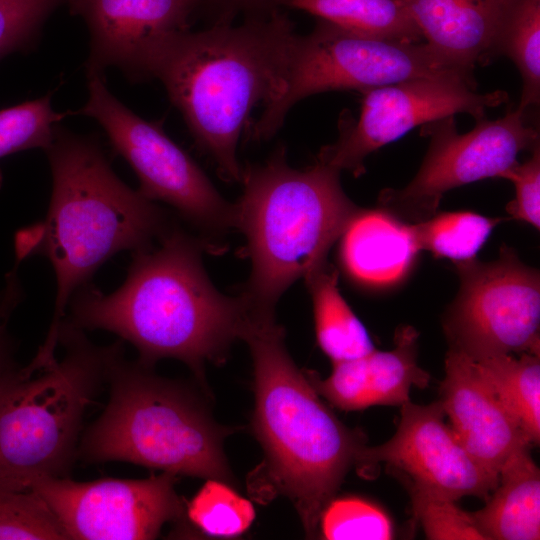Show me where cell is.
Masks as SVG:
<instances>
[{
	"instance_id": "1",
	"label": "cell",
	"mask_w": 540,
	"mask_h": 540,
	"mask_svg": "<svg viewBox=\"0 0 540 540\" xmlns=\"http://www.w3.org/2000/svg\"><path fill=\"white\" fill-rule=\"evenodd\" d=\"M156 247L132 252L123 284L106 294L91 283L72 296L66 318L82 330H106L131 343L138 361L185 363L206 389L205 364L221 362L240 339L249 308L220 293L202 264L203 244L173 227Z\"/></svg>"
},
{
	"instance_id": "2",
	"label": "cell",
	"mask_w": 540,
	"mask_h": 540,
	"mask_svg": "<svg viewBox=\"0 0 540 540\" xmlns=\"http://www.w3.org/2000/svg\"><path fill=\"white\" fill-rule=\"evenodd\" d=\"M296 32L280 10L240 24L182 30L152 51L145 80H159L220 174L241 182L237 144L251 110L279 92Z\"/></svg>"
},
{
	"instance_id": "3",
	"label": "cell",
	"mask_w": 540,
	"mask_h": 540,
	"mask_svg": "<svg viewBox=\"0 0 540 540\" xmlns=\"http://www.w3.org/2000/svg\"><path fill=\"white\" fill-rule=\"evenodd\" d=\"M52 189L33 255L46 257L56 277L51 323L30 364L54 362L59 330L72 296L99 267L122 251L153 244L171 224L165 211L113 171L99 142L57 126L45 150Z\"/></svg>"
},
{
	"instance_id": "4",
	"label": "cell",
	"mask_w": 540,
	"mask_h": 540,
	"mask_svg": "<svg viewBox=\"0 0 540 540\" xmlns=\"http://www.w3.org/2000/svg\"><path fill=\"white\" fill-rule=\"evenodd\" d=\"M240 339L252 356V427L264 453L255 479L272 495L287 497L313 537L322 509L359 465L365 436L320 399L289 355L274 314H250Z\"/></svg>"
},
{
	"instance_id": "5",
	"label": "cell",
	"mask_w": 540,
	"mask_h": 540,
	"mask_svg": "<svg viewBox=\"0 0 540 540\" xmlns=\"http://www.w3.org/2000/svg\"><path fill=\"white\" fill-rule=\"evenodd\" d=\"M340 171L321 162L290 167L285 149L243 170L235 227L247 240L251 275L242 294L249 311L274 314L280 296L327 262V254L360 207L343 191Z\"/></svg>"
},
{
	"instance_id": "6",
	"label": "cell",
	"mask_w": 540,
	"mask_h": 540,
	"mask_svg": "<svg viewBox=\"0 0 540 540\" xmlns=\"http://www.w3.org/2000/svg\"><path fill=\"white\" fill-rule=\"evenodd\" d=\"M107 386V405L83 431L78 458L235 484L223 442L239 428L217 423L194 388L126 360L124 351L111 364Z\"/></svg>"
},
{
	"instance_id": "7",
	"label": "cell",
	"mask_w": 540,
	"mask_h": 540,
	"mask_svg": "<svg viewBox=\"0 0 540 540\" xmlns=\"http://www.w3.org/2000/svg\"><path fill=\"white\" fill-rule=\"evenodd\" d=\"M124 341L99 346L63 320L64 355L51 365L12 367L0 376V485L29 489L66 477L73 466L84 416L96 400Z\"/></svg>"
},
{
	"instance_id": "8",
	"label": "cell",
	"mask_w": 540,
	"mask_h": 540,
	"mask_svg": "<svg viewBox=\"0 0 540 540\" xmlns=\"http://www.w3.org/2000/svg\"><path fill=\"white\" fill-rule=\"evenodd\" d=\"M419 78L457 79L476 87L473 71L438 55L426 43L374 38L320 20L307 35H296L277 95L251 129L254 140L272 137L298 101L313 94L362 92Z\"/></svg>"
},
{
	"instance_id": "9",
	"label": "cell",
	"mask_w": 540,
	"mask_h": 540,
	"mask_svg": "<svg viewBox=\"0 0 540 540\" xmlns=\"http://www.w3.org/2000/svg\"><path fill=\"white\" fill-rule=\"evenodd\" d=\"M87 76L88 98L76 114L94 119L113 150L139 180V193L150 201L172 206L183 218L206 232L235 226V208L216 190L193 158L158 122L141 118L108 89L104 73Z\"/></svg>"
},
{
	"instance_id": "10",
	"label": "cell",
	"mask_w": 540,
	"mask_h": 540,
	"mask_svg": "<svg viewBox=\"0 0 540 540\" xmlns=\"http://www.w3.org/2000/svg\"><path fill=\"white\" fill-rule=\"evenodd\" d=\"M460 288L444 329L450 348L471 358L539 355L540 277L504 246L498 259L455 262Z\"/></svg>"
},
{
	"instance_id": "11",
	"label": "cell",
	"mask_w": 540,
	"mask_h": 540,
	"mask_svg": "<svg viewBox=\"0 0 540 540\" xmlns=\"http://www.w3.org/2000/svg\"><path fill=\"white\" fill-rule=\"evenodd\" d=\"M476 126L459 134L454 116L422 126L429 149L415 177L401 189H384L378 207L406 223L437 213L447 191L489 177H498L517 163L524 150L539 146V132L525 121V112L508 110L504 117L476 119Z\"/></svg>"
},
{
	"instance_id": "12",
	"label": "cell",
	"mask_w": 540,
	"mask_h": 540,
	"mask_svg": "<svg viewBox=\"0 0 540 540\" xmlns=\"http://www.w3.org/2000/svg\"><path fill=\"white\" fill-rule=\"evenodd\" d=\"M475 88L457 79L419 78L366 90L358 119L341 115L337 140L320 150L317 161L359 176L368 155L413 128L457 113L479 119L508 100L505 91L480 94Z\"/></svg>"
},
{
	"instance_id": "13",
	"label": "cell",
	"mask_w": 540,
	"mask_h": 540,
	"mask_svg": "<svg viewBox=\"0 0 540 540\" xmlns=\"http://www.w3.org/2000/svg\"><path fill=\"white\" fill-rule=\"evenodd\" d=\"M176 475L143 479L106 478L78 482L68 476L35 482L69 540H144L158 537L167 523H182L185 505Z\"/></svg>"
},
{
	"instance_id": "14",
	"label": "cell",
	"mask_w": 540,
	"mask_h": 540,
	"mask_svg": "<svg viewBox=\"0 0 540 540\" xmlns=\"http://www.w3.org/2000/svg\"><path fill=\"white\" fill-rule=\"evenodd\" d=\"M444 416L440 401L403 404L395 434L381 445L365 446L359 465L386 463L407 474L412 489L455 501L464 496L486 501L498 480L469 454Z\"/></svg>"
},
{
	"instance_id": "15",
	"label": "cell",
	"mask_w": 540,
	"mask_h": 540,
	"mask_svg": "<svg viewBox=\"0 0 540 540\" xmlns=\"http://www.w3.org/2000/svg\"><path fill=\"white\" fill-rule=\"evenodd\" d=\"M205 0H66L89 32L86 74L119 69L130 81L145 80L154 48L169 35L189 29Z\"/></svg>"
},
{
	"instance_id": "16",
	"label": "cell",
	"mask_w": 540,
	"mask_h": 540,
	"mask_svg": "<svg viewBox=\"0 0 540 540\" xmlns=\"http://www.w3.org/2000/svg\"><path fill=\"white\" fill-rule=\"evenodd\" d=\"M440 392L439 401L459 441L498 480L507 458L531 445L520 424L463 351L449 349Z\"/></svg>"
},
{
	"instance_id": "17",
	"label": "cell",
	"mask_w": 540,
	"mask_h": 540,
	"mask_svg": "<svg viewBox=\"0 0 540 540\" xmlns=\"http://www.w3.org/2000/svg\"><path fill=\"white\" fill-rule=\"evenodd\" d=\"M417 339L416 330L405 326L398 329L392 350L374 349L361 357L333 363L326 379L310 371L306 374L317 393L341 410L402 406L410 401L413 386L424 388L430 379L417 363Z\"/></svg>"
},
{
	"instance_id": "18",
	"label": "cell",
	"mask_w": 540,
	"mask_h": 540,
	"mask_svg": "<svg viewBox=\"0 0 540 540\" xmlns=\"http://www.w3.org/2000/svg\"><path fill=\"white\" fill-rule=\"evenodd\" d=\"M426 44L473 71L495 57L499 33L514 0H403Z\"/></svg>"
},
{
	"instance_id": "19",
	"label": "cell",
	"mask_w": 540,
	"mask_h": 540,
	"mask_svg": "<svg viewBox=\"0 0 540 540\" xmlns=\"http://www.w3.org/2000/svg\"><path fill=\"white\" fill-rule=\"evenodd\" d=\"M340 239L343 269L352 280L366 286L400 281L419 252L410 224L380 207L360 208Z\"/></svg>"
},
{
	"instance_id": "20",
	"label": "cell",
	"mask_w": 540,
	"mask_h": 540,
	"mask_svg": "<svg viewBox=\"0 0 540 540\" xmlns=\"http://www.w3.org/2000/svg\"><path fill=\"white\" fill-rule=\"evenodd\" d=\"M486 505L473 512L486 540L540 538V471L524 446L503 463Z\"/></svg>"
},
{
	"instance_id": "21",
	"label": "cell",
	"mask_w": 540,
	"mask_h": 540,
	"mask_svg": "<svg viewBox=\"0 0 540 540\" xmlns=\"http://www.w3.org/2000/svg\"><path fill=\"white\" fill-rule=\"evenodd\" d=\"M314 310L317 342L332 363L375 349L366 328L338 289V273L327 262L305 277Z\"/></svg>"
},
{
	"instance_id": "22",
	"label": "cell",
	"mask_w": 540,
	"mask_h": 540,
	"mask_svg": "<svg viewBox=\"0 0 540 540\" xmlns=\"http://www.w3.org/2000/svg\"><path fill=\"white\" fill-rule=\"evenodd\" d=\"M281 7L374 38L408 43L422 38L403 0H282Z\"/></svg>"
},
{
	"instance_id": "23",
	"label": "cell",
	"mask_w": 540,
	"mask_h": 540,
	"mask_svg": "<svg viewBox=\"0 0 540 540\" xmlns=\"http://www.w3.org/2000/svg\"><path fill=\"white\" fill-rule=\"evenodd\" d=\"M501 401L516 418L531 444L540 440L539 355L495 354L472 358Z\"/></svg>"
},
{
	"instance_id": "24",
	"label": "cell",
	"mask_w": 540,
	"mask_h": 540,
	"mask_svg": "<svg viewBox=\"0 0 540 540\" xmlns=\"http://www.w3.org/2000/svg\"><path fill=\"white\" fill-rule=\"evenodd\" d=\"M494 55L510 58L520 72L522 93L517 107L525 112L540 100V0H514L499 33Z\"/></svg>"
},
{
	"instance_id": "25",
	"label": "cell",
	"mask_w": 540,
	"mask_h": 540,
	"mask_svg": "<svg viewBox=\"0 0 540 540\" xmlns=\"http://www.w3.org/2000/svg\"><path fill=\"white\" fill-rule=\"evenodd\" d=\"M501 221L475 212L456 211L435 213L426 220L409 224L419 251L461 262L475 258Z\"/></svg>"
},
{
	"instance_id": "26",
	"label": "cell",
	"mask_w": 540,
	"mask_h": 540,
	"mask_svg": "<svg viewBox=\"0 0 540 540\" xmlns=\"http://www.w3.org/2000/svg\"><path fill=\"white\" fill-rule=\"evenodd\" d=\"M255 519L252 503L231 484L207 479L185 505V518L204 536L234 538L243 535Z\"/></svg>"
},
{
	"instance_id": "27",
	"label": "cell",
	"mask_w": 540,
	"mask_h": 540,
	"mask_svg": "<svg viewBox=\"0 0 540 540\" xmlns=\"http://www.w3.org/2000/svg\"><path fill=\"white\" fill-rule=\"evenodd\" d=\"M69 112L53 109L51 93L0 110V159L10 154L51 145L60 121ZM0 171V189L2 186Z\"/></svg>"
},
{
	"instance_id": "28",
	"label": "cell",
	"mask_w": 540,
	"mask_h": 540,
	"mask_svg": "<svg viewBox=\"0 0 540 540\" xmlns=\"http://www.w3.org/2000/svg\"><path fill=\"white\" fill-rule=\"evenodd\" d=\"M63 526L32 488L0 485V540H67Z\"/></svg>"
},
{
	"instance_id": "29",
	"label": "cell",
	"mask_w": 540,
	"mask_h": 540,
	"mask_svg": "<svg viewBox=\"0 0 540 540\" xmlns=\"http://www.w3.org/2000/svg\"><path fill=\"white\" fill-rule=\"evenodd\" d=\"M318 530L330 540H388L393 524L378 505L358 496L330 499L321 511Z\"/></svg>"
},
{
	"instance_id": "30",
	"label": "cell",
	"mask_w": 540,
	"mask_h": 540,
	"mask_svg": "<svg viewBox=\"0 0 540 540\" xmlns=\"http://www.w3.org/2000/svg\"><path fill=\"white\" fill-rule=\"evenodd\" d=\"M66 0H0V59L28 51L51 14Z\"/></svg>"
},
{
	"instance_id": "31",
	"label": "cell",
	"mask_w": 540,
	"mask_h": 540,
	"mask_svg": "<svg viewBox=\"0 0 540 540\" xmlns=\"http://www.w3.org/2000/svg\"><path fill=\"white\" fill-rule=\"evenodd\" d=\"M411 490L414 512L428 539L486 540L472 513L458 507L455 500Z\"/></svg>"
},
{
	"instance_id": "32",
	"label": "cell",
	"mask_w": 540,
	"mask_h": 540,
	"mask_svg": "<svg viewBox=\"0 0 540 540\" xmlns=\"http://www.w3.org/2000/svg\"><path fill=\"white\" fill-rule=\"evenodd\" d=\"M500 178L515 185V198L506 207L512 218L540 227V148L532 150L531 157L516 163Z\"/></svg>"
},
{
	"instance_id": "33",
	"label": "cell",
	"mask_w": 540,
	"mask_h": 540,
	"mask_svg": "<svg viewBox=\"0 0 540 540\" xmlns=\"http://www.w3.org/2000/svg\"><path fill=\"white\" fill-rule=\"evenodd\" d=\"M23 297L24 291L19 272L8 271L0 290V376L14 367V343L8 324Z\"/></svg>"
},
{
	"instance_id": "34",
	"label": "cell",
	"mask_w": 540,
	"mask_h": 540,
	"mask_svg": "<svg viewBox=\"0 0 540 540\" xmlns=\"http://www.w3.org/2000/svg\"><path fill=\"white\" fill-rule=\"evenodd\" d=\"M282 0H205L216 11L214 23H230L231 19L242 14L245 18L266 17L279 11Z\"/></svg>"
}]
</instances>
